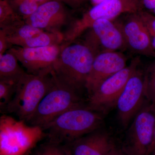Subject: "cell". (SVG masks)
I'll return each mask as SVG.
<instances>
[{"label": "cell", "instance_id": "6da1fadb", "mask_svg": "<svg viewBox=\"0 0 155 155\" xmlns=\"http://www.w3.org/2000/svg\"><path fill=\"white\" fill-rule=\"evenodd\" d=\"M103 115L84 104L66 111L42 128L46 131L49 142L68 144L100 129L104 122Z\"/></svg>", "mask_w": 155, "mask_h": 155}, {"label": "cell", "instance_id": "7a4b0ae2", "mask_svg": "<svg viewBox=\"0 0 155 155\" xmlns=\"http://www.w3.org/2000/svg\"><path fill=\"white\" fill-rule=\"evenodd\" d=\"M96 56L92 49L83 42L63 44L53 65V73L61 82L80 92L85 88Z\"/></svg>", "mask_w": 155, "mask_h": 155}, {"label": "cell", "instance_id": "3957f363", "mask_svg": "<svg viewBox=\"0 0 155 155\" xmlns=\"http://www.w3.org/2000/svg\"><path fill=\"white\" fill-rule=\"evenodd\" d=\"M52 69L35 75L26 72L17 84L14 97L5 110L28 123L51 86Z\"/></svg>", "mask_w": 155, "mask_h": 155}, {"label": "cell", "instance_id": "277c9868", "mask_svg": "<svg viewBox=\"0 0 155 155\" xmlns=\"http://www.w3.org/2000/svg\"><path fill=\"white\" fill-rule=\"evenodd\" d=\"M52 82L28 124L42 128L71 108L85 104L79 92L60 81L51 72Z\"/></svg>", "mask_w": 155, "mask_h": 155}, {"label": "cell", "instance_id": "5b68a950", "mask_svg": "<svg viewBox=\"0 0 155 155\" xmlns=\"http://www.w3.org/2000/svg\"><path fill=\"white\" fill-rule=\"evenodd\" d=\"M4 115L0 119V155H26L46 136L39 126Z\"/></svg>", "mask_w": 155, "mask_h": 155}, {"label": "cell", "instance_id": "8992f818", "mask_svg": "<svg viewBox=\"0 0 155 155\" xmlns=\"http://www.w3.org/2000/svg\"><path fill=\"white\" fill-rule=\"evenodd\" d=\"M141 11L137 0H105L94 6L80 19L73 21L64 34V43L69 44L75 41L99 19L114 20L121 14Z\"/></svg>", "mask_w": 155, "mask_h": 155}, {"label": "cell", "instance_id": "52a82bcc", "mask_svg": "<svg viewBox=\"0 0 155 155\" xmlns=\"http://www.w3.org/2000/svg\"><path fill=\"white\" fill-rule=\"evenodd\" d=\"M155 127V105L147 101L134 118L122 149L126 155H148Z\"/></svg>", "mask_w": 155, "mask_h": 155}, {"label": "cell", "instance_id": "ba28073f", "mask_svg": "<svg viewBox=\"0 0 155 155\" xmlns=\"http://www.w3.org/2000/svg\"><path fill=\"white\" fill-rule=\"evenodd\" d=\"M140 63L139 57H136L128 66L103 81L92 94L88 97L87 107L102 114H105L116 107L127 81L139 67Z\"/></svg>", "mask_w": 155, "mask_h": 155}, {"label": "cell", "instance_id": "9c48e42d", "mask_svg": "<svg viewBox=\"0 0 155 155\" xmlns=\"http://www.w3.org/2000/svg\"><path fill=\"white\" fill-rule=\"evenodd\" d=\"M85 32L83 42L92 49L96 55L105 52L120 51L127 49L121 28L114 20L99 19Z\"/></svg>", "mask_w": 155, "mask_h": 155}, {"label": "cell", "instance_id": "30bf717a", "mask_svg": "<svg viewBox=\"0 0 155 155\" xmlns=\"http://www.w3.org/2000/svg\"><path fill=\"white\" fill-rule=\"evenodd\" d=\"M145 99L144 72L139 66L127 81L116 103L118 118L123 127L128 126L145 104Z\"/></svg>", "mask_w": 155, "mask_h": 155}, {"label": "cell", "instance_id": "8fae6325", "mask_svg": "<svg viewBox=\"0 0 155 155\" xmlns=\"http://www.w3.org/2000/svg\"><path fill=\"white\" fill-rule=\"evenodd\" d=\"M5 33L9 45L31 48L63 44L64 35L42 30L25 23L24 21L16 25L1 28Z\"/></svg>", "mask_w": 155, "mask_h": 155}, {"label": "cell", "instance_id": "7c38bea8", "mask_svg": "<svg viewBox=\"0 0 155 155\" xmlns=\"http://www.w3.org/2000/svg\"><path fill=\"white\" fill-rule=\"evenodd\" d=\"M63 45L31 48L15 46L10 48L8 51L17 58L26 69V72L35 75L47 69H53Z\"/></svg>", "mask_w": 155, "mask_h": 155}, {"label": "cell", "instance_id": "4fadbf2b", "mask_svg": "<svg viewBox=\"0 0 155 155\" xmlns=\"http://www.w3.org/2000/svg\"><path fill=\"white\" fill-rule=\"evenodd\" d=\"M64 4L61 0H50L39 6L24 22L46 31L61 32L63 27L72 23L71 16Z\"/></svg>", "mask_w": 155, "mask_h": 155}, {"label": "cell", "instance_id": "5bb4252c", "mask_svg": "<svg viewBox=\"0 0 155 155\" xmlns=\"http://www.w3.org/2000/svg\"><path fill=\"white\" fill-rule=\"evenodd\" d=\"M137 13L128 14L124 19L116 21L123 33L127 49L138 54L155 56L151 37Z\"/></svg>", "mask_w": 155, "mask_h": 155}, {"label": "cell", "instance_id": "9a60e30c", "mask_svg": "<svg viewBox=\"0 0 155 155\" xmlns=\"http://www.w3.org/2000/svg\"><path fill=\"white\" fill-rule=\"evenodd\" d=\"M127 61L125 55L120 51L105 52L97 55L85 84L88 97L103 81L125 68Z\"/></svg>", "mask_w": 155, "mask_h": 155}, {"label": "cell", "instance_id": "2e32d148", "mask_svg": "<svg viewBox=\"0 0 155 155\" xmlns=\"http://www.w3.org/2000/svg\"><path fill=\"white\" fill-rule=\"evenodd\" d=\"M67 145L73 155H109L116 146L109 134L100 129Z\"/></svg>", "mask_w": 155, "mask_h": 155}, {"label": "cell", "instance_id": "e0dca14e", "mask_svg": "<svg viewBox=\"0 0 155 155\" xmlns=\"http://www.w3.org/2000/svg\"><path fill=\"white\" fill-rule=\"evenodd\" d=\"M26 72L12 53L7 51L0 56V81L17 85Z\"/></svg>", "mask_w": 155, "mask_h": 155}, {"label": "cell", "instance_id": "ac0fdd59", "mask_svg": "<svg viewBox=\"0 0 155 155\" xmlns=\"http://www.w3.org/2000/svg\"><path fill=\"white\" fill-rule=\"evenodd\" d=\"M24 21L12 8L8 0H0V27L7 28Z\"/></svg>", "mask_w": 155, "mask_h": 155}, {"label": "cell", "instance_id": "d6986e66", "mask_svg": "<svg viewBox=\"0 0 155 155\" xmlns=\"http://www.w3.org/2000/svg\"><path fill=\"white\" fill-rule=\"evenodd\" d=\"M144 91L147 101L155 105V61L144 72Z\"/></svg>", "mask_w": 155, "mask_h": 155}, {"label": "cell", "instance_id": "ffe728a7", "mask_svg": "<svg viewBox=\"0 0 155 155\" xmlns=\"http://www.w3.org/2000/svg\"><path fill=\"white\" fill-rule=\"evenodd\" d=\"M35 155H73L69 146L48 142L43 144Z\"/></svg>", "mask_w": 155, "mask_h": 155}, {"label": "cell", "instance_id": "44dd1931", "mask_svg": "<svg viewBox=\"0 0 155 155\" xmlns=\"http://www.w3.org/2000/svg\"><path fill=\"white\" fill-rule=\"evenodd\" d=\"M16 84L0 81V108L5 110L11 101L16 91Z\"/></svg>", "mask_w": 155, "mask_h": 155}, {"label": "cell", "instance_id": "7402d4cb", "mask_svg": "<svg viewBox=\"0 0 155 155\" xmlns=\"http://www.w3.org/2000/svg\"><path fill=\"white\" fill-rule=\"evenodd\" d=\"M148 31L151 37L155 35V16L148 12L141 11L137 13Z\"/></svg>", "mask_w": 155, "mask_h": 155}, {"label": "cell", "instance_id": "603a6c76", "mask_svg": "<svg viewBox=\"0 0 155 155\" xmlns=\"http://www.w3.org/2000/svg\"><path fill=\"white\" fill-rule=\"evenodd\" d=\"M5 33L2 29H0V56L5 53L9 49Z\"/></svg>", "mask_w": 155, "mask_h": 155}, {"label": "cell", "instance_id": "cb8c5ba5", "mask_svg": "<svg viewBox=\"0 0 155 155\" xmlns=\"http://www.w3.org/2000/svg\"><path fill=\"white\" fill-rule=\"evenodd\" d=\"M64 4H67L73 9L80 8L87 0H61Z\"/></svg>", "mask_w": 155, "mask_h": 155}, {"label": "cell", "instance_id": "d4e9b609", "mask_svg": "<svg viewBox=\"0 0 155 155\" xmlns=\"http://www.w3.org/2000/svg\"><path fill=\"white\" fill-rule=\"evenodd\" d=\"M142 2L144 8L155 15V0H142Z\"/></svg>", "mask_w": 155, "mask_h": 155}, {"label": "cell", "instance_id": "484cf974", "mask_svg": "<svg viewBox=\"0 0 155 155\" xmlns=\"http://www.w3.org/2000/svg\"><path fill=\"white\" fill-rule=\"evenodd\" d=\"M109 155H126V154L123 152L122 148H119L116 146L111 151Z\"/></svg>", "mask_w": 155, "mask_h": 155}, {"label": "cell", "instance_id": "4316f807", "mask_svg": "<svg viewBox=\"0 0 155 155\" xmlns=\"http://www.w3.org/2000/svg\"><path fill=\"white\" fill-rule=\"evenodd\" d=\"M155 150V127L154 130V136L153 139V141L152 144L150 148L149 152L148 155H149L153 151Z\"/></svg>", "mask_w": 155, "mask_h": 155}, {"label": "cell", "instance_id": "83f0119b", "mask_svg": "<svg viewBox=\"0 0 155 155\" xmlns=\"http://www.w3.org/2000/svg\"><path fill=\"white\" fill-rule=\"evenodd\" d=\"M104 1L105 0H90L93 6L96 5L98 4H100V3Z\"/></svg>", "mask_w": 155, "mask_h": 155}, {"label": "cell", "instance_id": "f1b7e54d", "mask_svg": "<svg viewBox=\"0 0 155 155\" xmlns=\"http://www.w3.org/2000/svg\"><path fill=\"white\" fill-rule=\"evenodd\" d=\"M31 1H33L34 2H35L38 3V5H40L44 4V3L48 2V1H50V0H31Z\"/></svg>", "mask_w": 155, "mask_h": 155}, {"label": "cell", "instance_id": "f546056e", "mask_svg": "<svg viewBox=\"0 0 155 155\" xmlns=\"http://www.w3.org/2000/svg\"><path fill=\"white\" fill-rule=\"evenodd\" d=\"M151 37L152 46L153 49L155 51V35Z\"/></svg>", "mask_w": 155, "mask_h": 155}, {"label": "cell", "instance_id": "4dcf8cb0", "mask_svg": "<svg viewBox=\"0 0 155 155\" xmlns=\"http://www.w3.org/2000/svg\"><path fill=\"white\" fill-rule=\"evenodd\" d=\"M149 155H155V150L151 153Z\"/></svg>", "mask_w": 155, "mask_h": 155}, {"label": "cell", "instance_id": "1f68e13d", "mask_svg": "<svg viewBox=\"0 0 155 155\" xmlns=\"http://www.w3.org/2000/svg\"><path fill=\"white\" fill-rule=\"evenodd\" d=\"M33 155H35V154Z\"/></svg>", "mask_w": 155, "mask_h": 155}]
</instances>
